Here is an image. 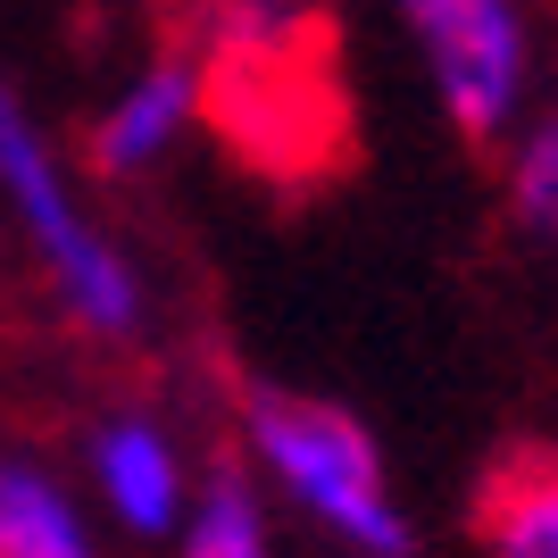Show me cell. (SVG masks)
Returning <instances> with one entry per match:
<instances>
[{
	"label": "cell",
	"mask_w": 558,
	"mask_h": 558,
	"mask_svg": "<svg viewBox=\"0 0 558 558\" xmlns=\"http://www.w3.org/2000/svg\"><path fill=\"white\" fill-rule=\"evenodd\" d=\"M184 558H276L251 466L217 459L209 475H201V500H192V525H184Z\"/></svg>",
	"instance_id": "9c48e42d"
},
{
	"label": "cell",
	"mask_w": 558,
	"mask_h": 558,
	"mask_svg": "<svg viewBox=\"0 0 558 558\" xmlns=\"http://www.w3.org/2000/svg\"><path fill=\"white\" fill-rule=\"evenodd\" d=\"M93 475L109 492V509L125 517V534H175L184 525V459L150 417L117 409L93 434Z\"/></svg>",
	"instance_id": "8992f818"
},
{
	"label": "cell",
	"mask_w": 558,
	"mask_h": 558,
	"mask_svg": "<svg viewBox=\"0 0 558 558\" xmlns=\"http://www.w3.org/2000/svg\"><path fill=\"white\" fill-rule=\"evenodd\" d=\"M0 558H93L68 484L17 450H0Z\"/></svg>",
	"instance_id": "ba28073f"
},
{
	"label": "cell",
	"mask_w": 558,
	"mask_h": 558,
	"mask_svg": "<svg viewBox=\"0 0 558 558\" xmlns=\"http://www.w3.org/2000/svg\"><path fill=\"white\" fill-rule=\"evenodd\" d=\"M201 117V50H167L100 109L93 125V167L100 175H142L167 142Z\"/></svg>",
	"instance_id": "5b68a950"
},
{
	"label": "cell",
	"mask_w": 558,
	"mask_h": 558,
	"mask_svg": "<svg viewBox=\"0 0 558 558\" xmlns=\"http://www.w3.org/2000/svg\"><path fill=\"white\" fill-rule=\"evenodd\" d=\"M400 9L417 25V50L434 68L450 125L492 142L517 117V93H525V17H517V0H400Z\"/></svg>",
	"instance_id": "277c9868"
},
{
	"label": "cell",
	"mask_w": 558,
	"mask_h": 558,
	"mask_svg": "<svg viewBox=\"0 0 558 558\" xmlns=\"http://www.w3.org/2000/svg\"><path fill=\"white\" fill-rule=\"evenodd\" d=\"M509 209H517V226L534 233V242H550V251H558V109L517 142V159H509Z\"/></svg>",
	"instance_id": "30bf717a"
},
{
	"label": "cell",
	"mask_w": 558,
	"mask_h": 558,
	"mask_svg": "<svg viewBox=\"0 0 558 558\" xmlns=\"http://www.w3.org/2000/svg\"><path fill=\"white\" fill-rule=\"evenodd\" d=\"M0 192H9L17 226L34 233V251H43L59 301H68L93 333H134V317H142L134 267L84 226V209L68 201V175H59V159H50L43 125L25 117V100L9 93V84H0Z\"/></svg>",
	"instance_id": "3957f363"
},
{
	"label": "cell",
	"mask_w": 558,
	"mask_h": 558,
	"mask_svg": "<svg viewBox=\"0 0 558 558\" xmlns=\"http://www.w3.org/2000/svg\"><path fill=\"white\" fill-rule=\"evenodd\" d=\"M484 558H558V442H517L475 484Z\"/></svg>",
	"instance_id": "52a82bcc"
},
{
	"label": "cell",
	"mask_w": 558,
	"mask_h": 558,
	"mask_svg": "<svg viewBox=\"0 0 558 558\" xmlns=\"http://www.w3.org/2000/svg\"><path fill=\"white\" fill-rule=\"evenodd\" d=\"M201 117L267 175H317L342 142L333 25L308 0H217L201 50Z\"/></svg>",
	"instance_id": "6da1fadb"
},
{
	"label": "cell",
	"mask_w": 558,
	"mask_h": 558,
	"mask_svg": "<svg viewBox=\"0 0 558 558\" xmlns=\"http://www.w3.org/2000/svg\"><path fill=\"white\" fill-rule=\"evenodd\" d=\"M242 434H251L258 466L276 475L292 500H301L326 534H342L350 550L367 558H409L417 534L392 500V475H384V450L350 409L308 392H283V384H251L242 392Z\"/></svg>",
	"instance_id": "7a4b0ae2"
}]
</instances>
